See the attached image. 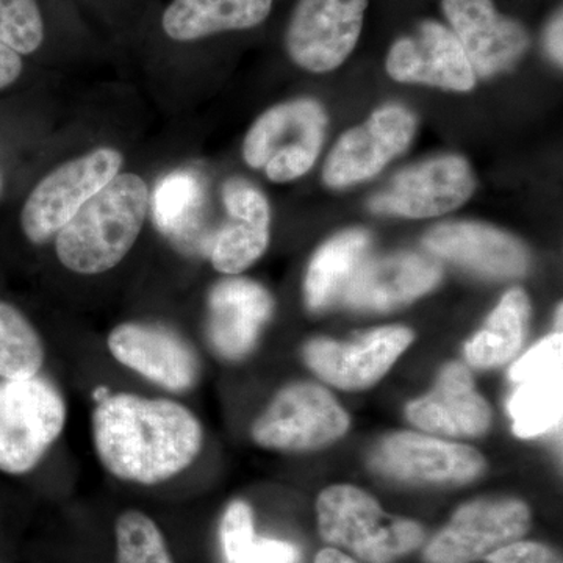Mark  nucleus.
<instances>
[{
  "instance_id": "nucleus-21",
  "label": "nucleus",
  "mask_w": 563,
  "mask_h": 563,
  "mask_svg": "<svg viewBox=\"0 0 563 563\" xmlns=\"http://www.w3.org/2000/svg\"><path fill=\"white\" fill-rule=\"evenodd\" d=\"M407 417L422 431L446 437L481 435L492 424L490 406L462 363L448 365L435 388L407 407Z\"/></svg>"
},
{
  "instance_id": "nucleus-12",
  "label": "nucleus",
  "mask_w": 563,
  "mask_h": 563,
  "mask_svg": "<svg viewBox=\"0 0 563 563\" xmlns=\"http://www.w3.org/2000/svg\"><path fill=\"white\" fill-rule=\"evenodd\" d=\"M474 187L468 163L457 155H446L399 174L387 190L374 196L369 207L376 213L415 220L440 217L468 201Z\"/></svg>"
},
{
  "instance_id": "nucleus-27",
  "label": "nucleus",
  "mask_w": 563,
  "mask_h": 563,
  "mask_svg": "<svg viewBox=\"0 0 563 563\" xmlns=\"http://www.w3.org/2000/svg\"><path fill=\"white\" fill-rule=\"evenodd\" d=\"M269 243V228L231 220L211 240L210 261L222 274H240L257 262Z\"/></svg>"
},
{
  "instance_id": "nucleus-32",
  "label": "nucleus",
  "mask_w": 563,
  "mask_h": 563,
  "mask_svg": "<svg viewBox=\"0 0 563 563\" xmlns=\"http://www.w3.org/2000/svg\"><path fill=\"white\" fill-rule=\"evenodd\" d=\"M295 544L282 540L263 539L255 533L231 563H298Z\"/></svg>"
},
{
  "instance_id": "nucleus-7",
  "label": "nucleus",
  "mask_w": 563,
  "mask_h": 563,
  "mask_svg": "<svg viewBox=\"0 0 563 563\" xmlns=\"http://www.w3.org/2000/svg\"><path fill=\"white\" fill-rule=\"evenodd\" d=\"M350 420L331 393L320 385L285 387L252 426L258 446L277 451H310L335 442Z\"/></svg>"
},
{
  "instance_id": "nucleus-13",
  "label": "nucleus",
  "mask_w": 563,
  "mask_h": 563,
  "mask_svg": "<svg viewBox=\"0 0 563 563\" xmlns=\"http://www.w3.org/2000/svg\"><path fill=\"white\" fill-rule=\"evenodd\" d=\"M372 465L385 476L407 483L465 484L483 473L484 457L465 444L399 432L379 443Z\"/></svg>"
},
{
  "instance_id": "nucleus-33",
  "label": "nucleus",
  "mask_w": 563,
  "mask_h": 563,
  "mask_svg": "<svg viewBox=\"0 0 563 563\" xmlns=\"http://www.w3.org/2000/svg\"><path fill=\"white\" fill-rule=\"evenodd\" d=\"M488 563H562L561 555L547 544L537 542H514L487 555Z\"/></svg>"
},
{
  "instance_id": "nucleus-26",
  "label": "nucleus",
  "mask_w": 563,
  "mask_h": 563,
  "mask_svg": "<svg viewBox=\"0 0 563 563\" xmlns=\"http://www.w3.org/2000/svg\"><path fill=\"white\" fill-rule=\"evenodd\" d=\"M40 333L16 307L0 301V379L38 376L44 363Z\"/></svg>"
},
{
  "instance_id": "nucleus-5",
  "label": "nucleus",
  "mask_w": 563,
  "mask_h": 563,
  "mask_svg": "<svg viewBox=\"0 0 563 563\" xmlns=\"http://www.w3.org/2000/svg\"><path fill=\"white\" fill-rule=\"evenodd\" d=\"M328 117L320 103L302 99L280 103L252 124L243 143L244 162L285 184L312 169L324 143Z\"/></svg>"
},
{
  "instance_id": "nucleus-22",
  "label": "nucleus",
  "mask_w": 563,
  "mask_h": 563,
  "mask_svg": "<svg viewBox=\"0 0 563 563\" xmlns=\"http://www.w3.org/2000/svg\"><path fill=\"white\" fill-rule=\"evenodd\" d=\"M273 3L274 0H173L163 11L162 27L177 43L247 31L266 21Z\"/></svg>"
},
{
  "instance_id": "nucleus-9",
  "label": "nucleus",
  "mask_w": 563,
  "mask_h": 563,
  "mask_svg": "<svg viewBox=\"0 0 563 563\" xmlns=\"http://www.w3.org/2000/svg\"><path fill=\"white\" fill-rule=\"evenodd\" d=\"M531 526V512L518 499H479L461 507L429 543L426 563H474L518 542Z\"/></svg>"
},
{
  "instance_id": "nucleus-18",
  "label": "nucleus",
  "mask_w": 563,
  "mask_h": 563,
  "mask_svg": "<svg viewBox=\"0 0 563 563\" xmlns=\"http://www.w3.org/2000/svg\"><path fill=\"white\" fill-rule=\"evenodd\" d=\"M442 279L439 263L418 254H396L361 263L342 292L352 309H396L431 291Z\"/></svg>"
},
{
  "instance_id": "nucleus-20",
  "label": "nucleus",
  "mask_w": 563,
  "mask_h": 563,
  "mask_svg": "<svg viewBox=\"0 0 563 563\" xmlns=\"http://www.w3.org/2000/svg\"><path fill=\"white\" fill-rule=\"evenodd\" d=\"M428 250L495 279L518 277L529 266L523 244L498 229L477 222H448L428 233Z\"/></svg>"
},
{
  "instance_id": "nucleus-34",
  "label": "nucleus",
  "mask_w": 563,
  "mask_h": 563,
  "mask_svg": "<svg viewBox=\"0 0 563 563\" xmlns=\"http://www.w3.org/2000/svg\"><path fill=\"white\" fill-rule=\"evenodd\" d=\"M22 69H24V63L21 55L0 43V91L20 79Z\"/></svg>"
},
{
  "instance_id": "nucleus-17",
  "label": "nucleus",
  "mask_w": 563,
  "mask_h": 563,
  "mask_svg": "<svg viewBox=\"0 0 563 563\" xmlns=\"http://www.w3.org/2000/svg\"><path fill=\"white\" fill-rule=\"evenodd\" d=\"M406 328H383L352 343L313 340L307 344L306 361L325 383L343 390H363L383 379L399 355L412 343Z\"/></svg>"
},
{
  "instance_id": "nucleus-10",
  "label": "nucleus",
  "mask_w": 563,
  "mask_h": 563,
  "mask_svg": "<svg viewBox=\"0 0 563 563\" xmlns=\"http://www.w3.org/2000/svg\"><path fill=\"white\" fill-rule=\"evenodd\" d=\"M125 368L173 393L191 390L201 374L198 354L180 333L151 322H122L107 339Z\"/></svg>"
},
{
  "instance_id": "nucleus-16",
  "label": "nucleus",
  "mask_w": 563,
  "mask_h": 563,
  "mask_svg": "<svg viewBox=\"0 0 563 563\" xmlns=\"http://www.w3.org/2000/svg\"><path fill=\"white\" fill-rule=\"evenodd\" d=\"M387 73L402 84H424L451 91H470L476 74L450 29L440 22H422L417 32L393 44Z\"/></svg>"
},
{
  "instance_id": "nucleus-6",
  "label": "nucleus",
  "mask_w": 563,
  "mask_h": 563,
  "mask_svg": "<svg viewBox=\"0 0 563 563\" xmlns=\"http://www.w3.org/2000/svg\"><path fill=\"white\" fill-rule=\"evenodd\" d=\"M122 163L121 152L99 147L47 174L22 207L21 228L29 242L44 244L57 236L81 206L120 174Z\"/></svg>"
},
{
  "instance_id": "nucleus-29",
  "label": "nucleus",
  "mask_w": 563,
  "mask_h": 563,
  "mask_svg": "<svg viewBox=\"0 0 563 563\" xmlns=\"http://www.w3.org/2000/svg\"><path fill=\"white\" fill-rule=\"evenodd\" d=\"M44 41V20L36 0H0V43L31 55Z\"/></svg>"
},
{
  "instance_id": "nucleus-36",
  "label": "nucleus",
  "mask_w": 563,
  "mask_h": 563,
  "mask_svg": "<svg viewBox=\"0 0 563 563\" xmlns=\"http://www.w3.org/2000/svg\"><path fill=\"white\" fill-rule=\"evenodd\" d=\"M314 563H357L350 555L342 553V551L333 550V548H325V550L318 553Z\"/></svg>"
},
{
  "instance_id": "nucleus-3",
  "label": "nucleus",
  "mask_w": 563,
  "mask_h": 563,
  "mask_svg": "<svg viewBox=\"0 0 563 563\" xmlns=\"http://www.w3.org/2000/svg\"><path fill=\"white\" fill-rule=\"evenodd\" d=\"M317 512L322 539L366 563L395 562L424 540L420 525L385 514L373 496L352 485L325 488Z\"/></svg>"
},
{
  "instance_id": "nucleus-11",
  "label": "nucleus",
  "mask_w": 563,
  "mask_h": 563,
  "mask_svg": "<svg viewBox=\"0 0 563 563\" xmlns=\"http://www.w3.org/2000/svg\"><path fill=\"white\" fill-rule=\"evenodd\" d=\"M417 120L409 110L388 106L374 111L365 124L344 133L324 165L325 184L343 188L372 179L409 147Z\"/></svg>"
},
{
  "instance_id": "nucleus-2",
  "label": "nucleus",
  "mask_w": 563,
  "mask_h": 563,
  "mask_svg": "<svg viewBox=\"0 0 563 563\" xmlns=\"http://www.w3.org/2000/svg\"><path fill=\"white\" fill-rule=\"evenodd\" d=\"M150 202L146 181L136 174H118L57 233L58 261L85 276L110 272L135 246Z\"/></svg>"
},
{
  "instance_id": "nucleus-19",
  "label": "nucleus",
  "mask_w": 563,
  "mask_h": 563,
  "mask_svg": "<svg viewBox=\"0 0 563 563\" xmlns=\"http://www.w3.org/2000/svg\"><path fill=\"white\" fill-rule=\"evenodd\" d=\"M273 313L269 292L250 279H225L211 288L207 335L228 361L246 357Z\"/></svg>"
},
{
  "instance_id": "nucleus-24",
  "label": "nucleus",
  "mask_w": 563,
  "mask_h": 563,
  "mask_svg": "<svg viewBox=\"0 0 563 563\" xmlns=\"http://www.w3.org/2000/svg\"><path fill=\"white\" fill-rule=\"evenodd\" d=\"M531 306L523 290L504 295L487 324L465 347L466 361L476 368H495L510 361L528 333Z\"/></svg>"
},
{
  "instance_id": "nucleus-28",
  "label": "nucleus",
  "mask_w": 563,
  "mask_h": 563,
  "mask_svg": "<svg viewBox=\"0 0 563 563\" xmlns=\"http://www.w3.org/2000/svg\"><path fill=\"white\" fill-rule=\"evenodd\" d=\"M117 563H174L157 523L140 510H125L114 525Z\"/></svg>"
},
{
  "instance_id": "nucleus-25",
  "label": "nucleus",
  "mask_w": 563,
  "mask_h": 563,
  "mask_svg": "<svg viewBox=\"0 0 563 563\" xmlns=\"http://www.w3.org/2000/svg\"><path fill=\"white\" fill-rule=\"evenodd\" d=\"M154 217L158 229L185 250L201 251L199 221L203 207V187L188 172L169 174L155 190Z\"/></svg>"
},
{
  "instance_id": "nucleus-4",
  "label": "nucleus",
  "mask_w": 563,
  "mask_h": 563,
  "mask_svg": "<svg viewBox=\"0 0 563 563\" xmlns=\"http://www.w3.org/2000/svg\"><path fill=\"white\" fill-rule=\"evenodd\" d=\"M66 418L65 398L46 377L0 379V472L35 470L60 439Z\"/></svg>"
},
{
  "instance_id": "nucleus-31",
  "label": "nucleus",
  "mask_w": 563,
  "mask_h": 563,
  "mask_svg": "<svg viewBox=\"0 0 563 563\" xmlns=\"http://www.w3.org/2000/svg\"><path fill=\"white\" fill-rule=\"evenodd\" d=\"M254 536V515L251 507L244 501L232 503L222 517L220 529L225 561L231 563Z\"/></svg>"
},
{
  "instance_id": "nucleus-37",
  "label": "nucleus",
  "mask_w": 563,
  "mask_h": 563,
  "mask_svg": "<svg viewBox=\"0 0 563 563\" xmlns=\"http://www.w3.org/2000/svg\"><path fill=\"white\" fill-rule=\"evenodd\" d=\"M0 192H2V179H0Z\"/></svg>"
},
{
  "instance_id": "nucleus-15",
  "label": "nucleus",
  "mask_w": 563,
  "mask_h": 563,
  "mask_svg": "<svg viewBox=\"0 0 563 563\" xmlns=\"http://www.w3.org/2000/svg\"><path fill=\"white\" fill-rule=\"evenodd\" d=\"M474 74L495 76L512 68L529 47V35L520 22L503 16L493 0H442Z\"/></svg>"
},
{
  "instance_id": "nucleus-1",
  "label": "nucleus",
  "mask_w": 563,
  "mask_h": 563,
  "mask_svg": "<svg viewBox=\"0 0 563 563\" xmlns=\"http://www.w3.org/2000/svg\"><path fill=\"white\" fill-rule=\"evenodd\" d=\"M92 444L107 473L124 483L157 485L184 473L201 453L203 432L180 402L107 393L91 413Z\"/></svg>"
},
{
  "instance_id": "nucleus-23",
  "label": "nucleus",
  "mask_w": 563,
  "mask_h": 563,
  "mask_svg": "<svg viewBox=\"0 0 563 563\" xmlns=\"http://www.w3.org/2000/svg\"><path fill=\"white\" fill-rule=\"evenodd\" d=\"M369 243L368 233L347 231L333 236L314 254L303 285L310 310L325 309L335 301L352 274L361 266Z\"/></svg>"
},
{
  "instance_id": "nucleus-35",
  "label": "nucleus",
  "mask_w": 563,
  "mask_h": 563,
  "mask_svg": "<svg viewBox=\"0 0 563 563\" xmlns=\"http://www.w3.org/2000/svg\"><path fill=\"white\" fill-rule=\"evenodd\" d=\"M562 36H563V21L562 11L555 14L554 20L547 29V49L548 54L559 66H562L563 49H562Z\"/></svg>"
},
{
  "instance_id": "nucleus-30",
  "label": "nucleus",
  "mask_w": 563,
  "mask_h": 563,
  "mask_svg": "<svg viewBox=\"0 0 563 563\" xmlns=\"http://www.w3.org/2000/svg\"><path fill=\"white\" fill-rule=\"evenodd\" d=\"M225 209L231 220L246 221L251 224L266 225L269 228L268 201L257 188L252 187L250 181L232 179L224 185L222 190Z\"/></svg>"
},
{
  "instance_id": "nucleus-8",
  "label": "nucleus",
  "mask_w": 563,
  "mask_h": 563,
  "mask_svg": "<svg viewBox=\"0 0 563 563\" xmlns=\"http://www.w3.org/2000/svg\"><path fill=\"white\" fill-rule=\"evenodd\" d=\"M368 0H298L285 33L296 65L310 73L339 68L357 46Z\"/></svg>"
},
{
  "instance_id": "nucleus-14",
  "label": "nucleus",
  "mask_w": 563,
  "mask_h": 563,
  "mask_svg": "<svg viewBox=\"0 0 563 563\" xmlns=\"http://www.w3.org/2000/svg\"><path fill=\"white\" fill-rule=\"evenodd\" d=\"M562 368V332L536 344L510 368V379L518 385L509 401L515 435L533 439L561 424Z\"/></svg>"
}]
</instances>
